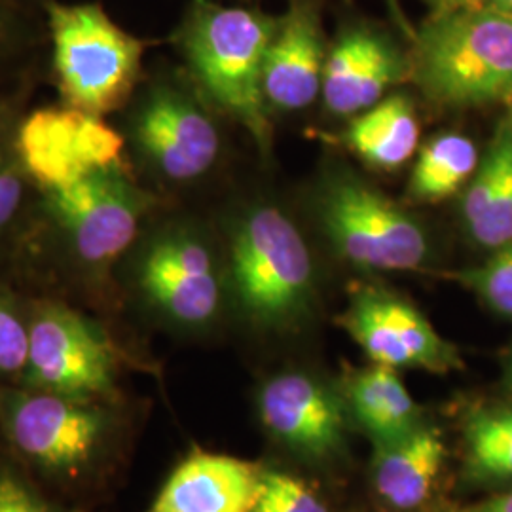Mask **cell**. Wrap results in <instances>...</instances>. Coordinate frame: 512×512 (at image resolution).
I'll use <instances>...</instances> for the list:
<instances>
[{
	"mask_svg": "<svg viewBox=\"0 0 512 512\" xmlns=\"http://www.w3.org/2000/svg\"><path fill=\"white\" fill-rule=\"evenodd\" d=\"M408 76V61L387 38L368 29H351L327 54L321 93L332 114L357 116Z\"/></svg>",
	"mask_w": 512,
	"mask_h": 512,
	"instance_id": "14",
	"label": "cell"
},
{
	"mask_svg": "<svg viewBox=\"0 0 512 512\" xmlns=\"http://www.w3.org/2000/svg\"><path fill=\"white\" fill-rule=\"evenodd\" d=\"M480 156L465 135L444 133L423 145L412 169L408 196L416 202H440L473 179Z\"/></svg>",
	"mask_w": 512,
	"mask_h": 512,
	"instance_id": "22",
	"label": "cell"
},
{
	"mask_svg": "<svg viewBox=\"0 0 512 512\" xmlns=\"http://www.w3.org/2000/svg\"><path fill=\"white\" fill-rule=\"evenodd\" d=\"M279 19L194 0L179 31L184 57L203 90L251 133L260 150L272 145L262 88L264 59Z\"/></svg>",
	"mask_w": 512,
	"mask_h": 512,
	"instance_id": "2",
	"label": "cell"
},
{
	"mask_svg": "<svg viewBox=\"0 0 512 512\" xmlns=\"http://www.w3.org/2000/svg\"><path fill=\"white\" fill-rule=\"evenodd\" d=\"M435 14H448L456 10H467V8H478L490 4V0H425Z\"/></svg>",
	"mask_w": 512,
	"mask_h": 512,
	"instance_id": "30",
	"label": "cell"
},
{
	"mask_svg": "<svg viewBox=\"0 0 512 512\" xmlns=\"http://www.w3.org/2000/svg\"><path fill=\"white\" fill-rule=\"evenodd\" d=\"M253 512H330L327 503L304 480L268 471Z\"/></svg>",
	"mask_w": 512,
	"mask_h": 512,
	"instance_id": "24",
	"label": "cell"
},
{
	"mask_svg": "<svg viewBox=\"0 0 512 512\" xmlns=\"http://www.w3.org/2000/svg\"><path fill=\"white\" fill-rule=\"evenodd\" d=\"M18 152L27 173L52 192L122 164L124 139L105 124L103 116L69 105L48 107L23 122Z\"/></svg>",
	"mask_w": 512,
	"mask_h": 512,
	"instance_id": "9",
	"label": "cell"
},
{
	"mask_svg": "<svg viewBox=\"0 0 512 512\" xmlns=\"http://www.w3.org/2000/svg\"><path fill=\"white\" fill-rule=\"evenodd\" d=\"M446 456L444 440L435 427L418 425L401 439L376 446L372 486L387 507L414 511L437 484Z\"/></svg>",
	"mask_w": 512,
	"mask_h": 512,
	"instance_id": "17",
	"label": "cell"
},
{
	"mask_svg": "<svg viewBox=\"0 0 512 512\" xmlns=\"http://www.w3.org/2000/svg\"><path fill=\"white\" fill-rule=\"evenodd\" d=\"M338 325L376 365L433 374H448L463 366L458 348L442 338L414 304L382 287L353 289Z\"/></svg>",
	"mask_w": 512,
	"mask_h": 512,
	"instance_id": "8",
	"label": "cell"
},
{
	"mask_svg": "<svg viewBox=\"0 0 512 512\" xmlns=\"http://www.w3.org/2000/svg\"><path fill=\"white\" fill-rule=\"evenodd\" d=\"M258 412L266 431L302 458L325 461L344 446L342 399L310 374L285 372L270 378L260 389Z\"/></svg>",
	"mask_w": 512,
	"mask_h": 512,
	"instance_id": "11",
	"label": "cell"
},
{
	"mask_svg": "<svg viewBox=\"0 0 512 512\" xmlns=\"http://www.w3.org/2000/svg\"><path fill=\"white\" fill-rule=\"evenodd\" d=\"M148 298L173 321L198 327L209 323L220 306L215 260L198 238L171 234L156 241L141 268Z\"/></svg>",
	"mask_w": 512,
	"mask_h": 512,
	"instance_id": "13",
	"label": "cell"
},
{
	"mask_svg": "<svg viewBox=\"0 0 512 512\" xmlns=\"http://www.w3.org/2000/svg\"><path fill=\"white\" fill-rule=\"evenodd\" d=\"M507 384L512 389V353L511 357H509V365H507Z\"/></svg>",
	"mask_w": 512,
	"mask_h": 512,
	"instance_id": "32",
	"label": "cell"
},
{
	"mask_svg": "<svg viewBox=\"0 0 512 512\" xmlns=\"http://www.w3.org/2000/svg\"><path fill=\"white\" fill-rule=\"evenodd\" d=\"M0 421L19 452L48 473L78 475L95 458L107 420L90 401L50 391L0 395Z\"/></svg>",
	"mask_w": 512,
	"mask_h": 512,
	"instance_id": "6",
	"label": "cell"
},
{
	"mask_svg": "<svg viewBox=\"0 0 512 512\" xmlns=\"http://www.w3.org/2000/svg\"><path fill=\"white\" fill-rule=\"evenodd\" d=\"M18 33L14 0H0V50H4Z\"/></svg>",
	"mask_w": 512,
	"mask_h": 512,
	"instance_id": "29",
	"label": "cell"
},
{
	"mask_svg": "<svg viewBox=\"0 0 512 512\" xmlns=\"http://www.w3.org/2000/svg\"><path fill=\"white\" fill-rule=\"evenodd\" d=\"M27 384L80 401L109 395L114 357L109 342L82 315L46 306L29 327Z\"/></svg>",
	"mask_w": 512,
	"mask_h": 512,
	"instance_id": "10",
	"label": "cell"
},
{
	"mask_svg": "<svg viewBox=\"0 0 512 512\" xmlns=\"http://www.w3.org/2000/svg\"><path fill=\"white\" fill-rule=\"evenodd\" d=\"M317 211L334 251L359 270L412 272L431 256L420 220L353 177L327 184Z\"/></svg>",
	"mask_w": 512,
	"mask_h": 512,
	"instance_id": "5",
	"label": "cell"
},
{
	"mask_svg": "<svg viewBox=\"0 0 512 512\" xmlns=\"http://www.w3.org/2000/svg\"><path fill=\"white\" fill-rule=\"evenodd\" d=\"M48 27L65 103L95 116L122 107L141 73L145 42L93 2H50Z\"/></svg>",
	"mask_w": 512,
	"mask_h": 512,
	"instance_id": "3",
	"label": "cell"
},
{
	"mask_svg": "<svg viewBox=\"0 0 512 512\" xmlns=\"http://www.w3.org/2000/svg\"><path fill=\"white\" fill-rule=\"evenodd\" d=\"M29 361V330L18 313L0 298V376L18 374Z\"/></svg>",
	"mask_w": 512,
	"mask_h": 512,
	"instance_id": "25",
	"label": "cell"
},
{
	"mask_svg": "<svg viewBox=\"0 0 512 512\" xmlns=\"http://www.w3.org/2000/svg\"><path fill=\"white\" fill-rule=\"evenodd\" d=\"M50 205L76 255L88 266H107L139 234L154 198L131 181L122 164L48 192Z\"/></svg>",
	"mask_w": 512,
	"mask_h": 512,
	"instance_id": "7",
	"label": "cell"
},
{
	"mask_svg": "<svg viewBox=\"0 0 512 512\" xmlns=\"http://www.w3.org/2000/svg\"><path fill=\"white\" fill-rule=\"evenodd\" d=\"M0 512H50V509L18 476L0 471Z\"/></svg>",
	"mask_w": 512,
	"mask_h": 512,
	"instance_id": "26",
	"label": "cell"
},
{
	"mask_svg": "<svg viewBox=\"0 0 512 512\" xmlns=\"http://www.w3.org/2000/svg\"><path fill=\"white\" fill-rule=\"evenodd\" d=\"M23 198V181L14 167H0V232L18 213Z\"/></svg>",
	"mask_w": 512,
	"mask_h": 512,
	"instance_id": "27",
	"label": "cell"
},
{
	"mask_svg": "<svg viewBox=\"0 0 512 512\" xmlns=\"http://www.w3.org/2000/svg\"><path fill=\"white\" fill-rule=\"evenodd\" d=\"M448 512H512V488H507L505 492L492 495L484 501L456 507Z\"/></svg>",
	"mask_w": 512,
	"mask_h": 512,
	"instance_id": "28",
	"label": "cell"
},
{
	"mask_svg": "<svg viewBox=\"0 0 512 512\" xmlns=\"http://www.w3.org/2000/svg\"><path fill=\"white\" fill-rule=\"evenodd\" d=\"M463 224L475 243L495 251L512 243V122L497 129L461 202Z\"/></svg>",
	"mask_w": 512,
	"mask_h": 512,
	"instance_id": "18",
	"label": "cell"
},
{
	"mask_svg": "<svg viewBox=\"0 0 512 512\" xmlns=\"http://www.w3.org/2000/svg\"><path fill=\"white\" fill-rule=\"evenodd\" d=\"M351 414L376 446L401 439L420 423V406L395 368L372 363L348 376Z\"/></svg>",
	"mask_w": 512,
	"mask_h": 512,
	"instance_id": "19",
	"label": "cell"
},
{
	"mask_svg": "<svg viewBox=\"0 0 512 512\" xmlns=\"http://www.w3.org/2000/svg\"><path fill=\"white\" fill-rule=\"evenodd\" d=\"M452 277L478 294L499 315L512 319V243L495 249L480 266L461 270Z\"/></svg>",
	"mask_w": 512,
	"mask_h": 512,
	"instance_id": "23",
	"label": "cell"
},
{
	"mask_svg": "<svg viewBox=\"0 0 512 512\" xmlns=\"http://www.w3.org/2000/svg\"><path fill=\"white\" fill-rule=\"evenodd\" d=\"M490 4L499 8V10H505V12H511L512 14V0H490Z\"/></svg>",
	"mask_w": 512,
	"mask_h": 512,
	"instance_id": "31",
	"label": "cell"
},
{
	"mask_svg": "<svg viewBox=\"0 0 512 512\" xmlns=\"http://www.w3.org/2000/svg\"><path fill=\"white\" fill-rule=\"evenodd\" d=\"M232 279L243 311L262 327H287L313 298L308 243L281 209L249 211L232 238Z\"/></svg>",
	"mask_w": 512,
	"mask_h": 512,
	"instance_id": "4",
	"label": "cell"
},
{
	"mask_svg": "<svg viewBox=\"0 0 512 512\" xmlns=\"http://www.w3.org/2000/svg\"><path fill=\"white\" fill-rule=\"evenodd\" d=\"M0 133H2V126H0Z\"/></svg>",
	"mask_w": 512,
	"mask_h": 512,
	"instance_id": "33",
	"label": "cell"
},
{
	"mask_svg": "<svg viewBox=\"0 0 512 512\" xmlns=\"http://www.w3.org/2000/svg\"><path fill=\"white\" fill-rule=\"evenodd\" d=\"M327 50L317 10L293 2L268 46L262 73L266 103L279 110L310 107L323 88Z\"/></svg>",
	"mask_w": 512,
	"mask_h": 512,
	"instance_id": "15",
	"label": "cell"
},
{
	"mask_svg": "<svg viewBox=\"0 0 512 512\" xmlns=\"http://www.w3.org/2000/svg\"><path fill=\"white\" fill-rule=\"evenodd\" d=\"M135 137L148 160L173 181H192L219 158L220 137L213 120L183 93L160 88L143 105Z\"/></svg>",
	"mask_w": 512,
	"mask_h": 512,
	"instance_id": "12",
	"label": "cell"
},
{
	"mask_svg": "<svg viewBox=\"0 0 512 512\" xmlns=\"http://www.w3.org/2000/svg\"><path fill=\"white\" fill-rule=\"evenodd\" d=\"M463 452L473 484L512 488V404L473 408L463 420Z\"/></svg>",
	"mask_w": 512,
	"mask_h": 512,
	"instance_id": "21",
	"label": "cell"
},
{
	"mask_svg": "<svg viewBox=\"0 0 512 512\" xmlns=\"http://www.w3.org/2000/svg\"><path fill=\"white\" fill-rule=\"evenodd\" d=\"M262 475L249 461L198 450L177 465L147 512H253Z\"/></svg>",
	"mask_w": 512,
	"mask_h": 512,
	"instance_id": "16",
	"label": "cell"
},
{
	"mask_svg": "<svg viewBox=\"0 0 512 512\" xmlns=\"http://www.w3.org/2000/svg\"><path fill=\"white\" fill-rule=\"evenodd\" d=\"M344 143L368 165L378 169L401 167L420 145V122L414 105L404 95L384 97L353 116Z\"/></svg>",
	"mask_w": 512,
	"mask_h": 512,
	"instance_id": "20",
	"label": "cell"
},
{
	"mask_svg": "<svg viewBox=\"0 0 512 512\" xmlns=\"http://www.w3.org/2000/svg\"><path fill=\"white\" fill-rule=\"evenodd\" d=\"M410 76L440 107L512 99V14L492 4L435 14L416 38Z\"/></svg>",
	"mask_w": 512,
	"mask_h": 512,
	"instance_id": "1",
	"label": "cell"
}]
</instances>
